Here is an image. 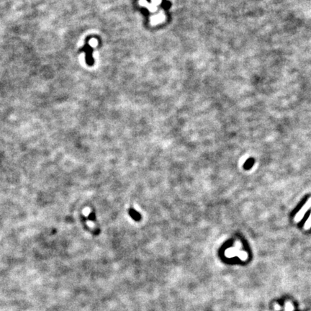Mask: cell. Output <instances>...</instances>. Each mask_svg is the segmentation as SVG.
<instances>
[{"instance_id":"cell-1","label":"cell","mask_w":311,"mask_h":311,"mask_svg":"<svg viewBox=\"0 0 311 311\" xmlns=\"http://www.w3.org/2000/svg\"><path fill=\"white\" fill-rule=\"evenodd\" d=\"M83 51H85L86 53V61L87 62L89 65H93L94 63V61H93V57H92V49H91V46L89 45H86V46L84 47V49H82Z\"/></svg>"}]
</instances>
